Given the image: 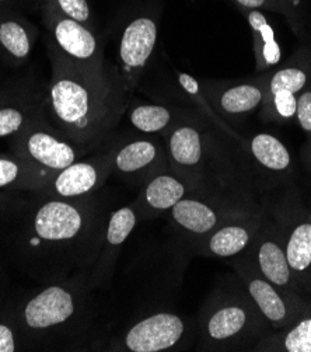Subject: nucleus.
I'll list each match as a JSON object with an SVG mask.
<instances>
[{
    "label": "nucleus",
    "instance_id": "obj_1",
    "mask_svg": "<svg viewBox=\"0 0 311 352\" xmlns=\"http://www.w3.org/2000/svg\"><path fill=\"white\" fill-rule=\"evenodd\" d=\"M100 192L62 199L25 191L27 197L6 202L12 250L34 283H58L90 271L110 217Z\"/></svg>",
    "mask_w": 311,
    "mask_h": 352
},
{
    "label": "nucleus",
    "instance_id": "obj_2",
    "mask_svg": "<svg viewBox=\"0 0 311 352\" xmlns=\"http://www.w3.org/2000/svg\"><path fill=\"white\" fill-rule=\"evenodd\" d=\"M48 54L51 78L44 90V113L67 139L93 153L111 139L130 97L117 67L82 66L51 45Z\"/></svg>",
    "mask_w": 311,
    "mask_h": 352
},
{
    "label": "nucleus",
    "instance_id": "obj_3",
    "mask_svg": "<svg viewBox=\"0 0 311 352\" xmlns=\"http://www.w3.org/2000/svg\"><path fill=\"white\" fill-rule=\"evenodd\" d=\"M97 292L89 283V271H83L58 283L37 284L20 295L14 318L27 349H90L89 340L97 341Z\"/></svg>",
    "mask_w": 311,
    "mask_h": 352
},
{
    "label": "nucleus",
    "instance_id": "obj_4",
    "mask_svg": "<svg viewBox=\"0 0 311 352\" xmlns=\"http://www.w3.org/2000/svg\"><path fill=\"white\" fill-rule=\"evenodd\" d=\"M195 322L198 351H253L272 331L240 279L219 284Z\"/></svg>",
    "mask_w": 311,
    "mask_h": 352
},
{
    "label": "nucleus",
    "instance_id": "obj_5",
    "mask_svg": "<svg viewBox=\"0 0 311 352\" xmlns=\"http://www.w3.org/2000/svg\"><path fill=\"white\" fill-rule=\"evenodd\" d=\"M196 338V322L184 314L156 310L136 319L104 348L122 352H165L184 349Z\"/></svg>",
    "mask_w": 311,
    "mask_h": 352
},
{
    "label": "nucleus",
    "instance_id": "obj_6",
    "mask_svg": "<svg viewBox=\"0 0 311 352\" xmlns=\"http://www.w3.org/2000/svg\"><path fill=\"white\" fill-rule=\"evenodd\" d=\"M13 149L17 157L48 174L90 155L56 129L44 110L14 135Z\"/></svg>",
    "mask_w": 311,
    "mask_h": 352
},
{
    "label": "nucleus",
    "instance_id": "obj_7",
    "mask_svg": "<svg viewBox=\"0 0 311 352\" xmlns=\"http://www.w3.org/2000/svg\"><path fill=\"white\" fill-rule=\"evenodd\" d=\"M249 296L268 322L272 331H279L293 324L300 316L297 294L286 292L264 278L257 270L250 254L246 252L227 260Z\"/></svg>",
    "mask_w": 311,
    "mask_h": 352
},
{
    "label": "nucleus",
    "instance_id": "obj_8",
    "mask_svg": "<svg viewBox=\"0 0 311 352\" xmlns=\"http://www.w3.org/2000/svg\"><path fill=\"white\" fill-rule=\"evenodd\" d=\"M110 142L111 139L101 149L51 174L32 192L62 199H75L101 191L113 175Z\"/></svg>",
    "mask_w": 311,
    "mask_h": 352
},
{
    "label": "nucleus",
    "instance_id": "obj_9",
    "mask_svg": "<svg viewBox=\"0 0 311 352\" xmlns=\"http://www.w3.org/2000/svg\"><path fill=\"white\" fill-rule=\"evenodd\" d=\"M157 37L159 20L154 13L135 16L119 34L117 70L129 97L139 85L152 59Z\"/></svg>",
    "mask_w": 311,
    "mask_h": 352
},
{
    "label": "nucleus",
    "instance_id": "obj_10",
    "mask_svg": "<svg viewBox=\"0 0 311 352\" xmlns=\"http://www.w3.org/2000/svg\"><path fill=\"white\" fill-rule=\"evenodd\" d=\"M247 212L230 206L206 194H189L168 212V219L178 236L189 244V249L200 239L211 234L223 223Z\"/></svg>",
    "mask_w": 311,
    "mask_h": 352
},
{
    "label": "nucleus",
    "instance_id": "obj_11",
    "mask_svg": "<svg viewBox=\"0 0 311 352\" xmlns=\"http://www.w3.org/2000/svg\"><path fill=\"white\" fill-rule=\"evenodd\" d=\"M45 23L49 32L48 45L62 56L91 69H104V45L90 27L59 13L52 5H45Z\"/></svg>",
    "mask_w": 311,
    "mask_h": 352
},
{
    "label": "nucleus",
    "instance_id": "obj_12",
    "mask_svg": "<svg viewBox=\"0 0 311 352\" xmlns=\"http://www.w3.org/2000/svg\"><path fill=\"white\" fill-rule=\"evenodd\" d=\"M163 136L170 170L189 183L196 194H203L202 182L207 148L202 128L184 116Z\"/></svg>",
    "mask_w": 311,
    "mask_h": 352
},
{
    "label": "nucleus",
    "instance_id": "obj_13",
    "mask_svg": "<svg viewBox=\"0 0 311 352\" xmlns=\"http://www.w3.org/2000/svg\"><path fill=\"white\" fill-rule=\"evenodd\" d=\"M110 145L113 174L129 186L141 187L154 174L170 168L165 146L152 135Z\"/></svg>",
    "mask_w": 311,
    "mask_h": 352
},
{
    "label": "nucleus",
    "instance_id": "obj_14",
    "mask_svg": "<svg viewBox=\"0 0 311 352\" xmlns=\"http://www.w3.org/2000/svg\"><path fill=\"white\" fill-rule=\"evenodd\" d=\"M265 75V98L261 118L265 122H285L296 116L297 96L308 83V72L303 65L289 60L275 66Z\"/></svg>",
    "mask_w": 311,
    "mask_h": 352
},
{
    "label": "nucleus",
    "instance_id": "obj_15",
    "mask_svg": "<svg viewBox=\"0 0 311 352\" xmlns=\"http://www.w3.org/2000/svg\"><path fill=\"white\" fill-rule=\"evenodd\" d=\"M137 222L139 215L133 202L110 212L97 260L89 271V283L93 289L108 291L111 288L119 254Z\"/></svg>",
    "mask_w": 311,
    "mask_h": 352
},
{
    "label": "nucleus",
    "instance_id": "obj_16",
    "mask_svg": "<svg viewBox=\"0 0 311 352\" xmlns=\"http://www.w3.org/2000/svg\"><path fill=\"white\" fill-rule=\"evenodd\" d=\"M260 274L278 288L296 294L297 279L293 275L285 253L284 234L279 225L264 217L261 228L247 250Z\"/></svg>",
    "mask_w": 311,
    "mask_h": 352
},
{
    "label": "nucleus",
    "instance_id": "obj_17",
    "mask_svg": "<svg viewBox=\"0 0 311 352\" xmlns=\"http://www.w3.org/2000/svg\"><path fill=\"white\" fill-rule=\"evenodd\" d=\"M262 219L264 215L255 212L241 214L196 241L191 249L203 257L222 260L238 257L251 248Z\"/></svg>",
    "mask_w": 311,
    "mask_h": 352
},
{
    "label": "nucleus",
    "instance_id": "obj_18",
    "mask_svg": "<svg viewBox=\"0 0 311 352\" xmlns=\"http://www.w3.org/2000/svg\"><path fill=\"white\" fill-rule=\"evenodd\" d=\"M139 188V194L133 201L139 221H150L168 215L172 206L183 198L195 194L192 186L170 168L154 174Z\"/></svg>",
    "mask_w": 311,
    "mask_h": 352
},
{
    "label": "nucleus",
    "instance_id": "obj_19",
    "mask_svg": "<svg viewBox=\"0 0 311 352\" xmlns=\"http://www.w3.org/2000/svg\"><path fill=\"white\" fill-rule=\"evenodd\" d=\"M202 90V89H200ZM205 98H211L216 111L227 117L249 116L260 110L265 98V75L235 83H205Z\"/></svg>",
    "mask_w": 311,
    "mask_h": 352
},
{
    "label": "nucleus",
    "instance_id": "obj_20",
    "mask_svg": "<svg viewBox=\"0 0 311 352\" xmlns=\"http://www.w3.org/2000/svg\"><path fill=\"white\" fill-rule=\"evenodd\" d=\"M240 10L247 19L251 31L255 56V72L265 74L275 66H278L282 59L281 45L276 41L275 30L262 12L247 9Z\"/></svg>",
    "mask_w": 311,
    "mask_h": 352
},
{
    "label": "nucleus",
    "instance_id": "obj_21",
    "mask_svg": "<svg viewBox=\"0 0 311 352\" xmlns=\"http://www.w3.org/2000/svg\"><path fill=\"white\" fill-rule=\"evenodd\" d=\"M247 151L258 170L279 175L289 171L292 156L279 138L268 132H260L250 138Z\"/></svg>",
    "mask_w": 311,
    "mask_h": 352
},
{
    "label": "nucleus",
    "instance_id": "obj_22",
    "mask_svg": "<svg viewBox=\"0 0 311 352\" xmlns=\"http://www.w3.org/2000/svg\"><path fill=\"white\" fill-rule=\"evenodd\" d=\"M253 351L311 352V316L299 318L284 330L269 331L255 344Z\"/></svg>",
    "mask_w": 311,
    "mask_h": 352
},
{
    "label": "nucleus",
    "instance_id": "obj_23",
    "mask_svg": "<svg viewBox=\"0 0 311 352\" xmlns=\"http://www.w3.org/2000/svg\"><path fill=\"white\" fill-rule=\"evenodd\" d=\"M126 111L130 125L145 135H163L184 117V114L161 104H129Z\"/></svg>",
    "mask_w": 311,
    "mask_h": 352
},
{
    "label": "nucleus",
    "instance_id": "obj_24",
    "mask_svg": "<svg viewBox=\"0 0 311 352\" xmlns=\"http://www.w3.org/2000/svg\"><path fill=\"white\" fill-rule=\"evenodd\" d=\"M44 110V90L32 89L16 104L0 109V138L14 136L34 117Z\"/></svg>",
    "mask_w": 311,
    "mask_h": 352
},
{
    "label": "nucleus",
    "instance_id": "obj_25",
    "mask_svg": "<svg viewBox=\"0 0 311 352\" xmlns=\"http://www.w3.org/2000/svg\"><path fill=\"white\" fill-rule=\"evenodd\" d=\"M49 175L17 156L0 159V190L17 187L20 191L32 192Z\"/></svg>",
    "mask_w": 311,
    "mask_h": 352
},
{
    "label": "nucleus",
    "instance_id": "obj_26",
    "mask_svg": "<svg viewBox=\"0 0 311 352\" xmlns=\"http://www.w3.org/2000/svg\"><path fill=\"white\" fill-rule=\"evenodd\" d=\"M37 40L36 28L16 21L6 20L0 23V47L5 50L10 59L21 63L28 59Z\"/></svg>",
    "mask_w": 311,
    "mask_h": 352
},
{
    "label": "nucleus",
    "instance_id": "obj_27",
    "mask_svg": "<svg viewBox=\"0 0 311 352\" xmlns=\"http://www.w3.org/2000/svg\"><path fill=\"white\" fill-rule=\"evenodd\" d=\"M284 241L288 263L297 278L311 267V223H297L288 236H284Z\"/></svg>",
    "mask_w": 311,
    "mask_h": 352
},
{
    "label": "nucleus",
    "instance_id": "obj_28",
    "mask_svg": "<svg viewBox=\"0 0 311 352\" xmlns=\"http://www.w3.org/2000/svg\"><path fill=\"white\" fill-rule=\"evenodd\" d=\"M59 13L94 30L93 13L87 0H45Z\"/></svg>",
    "mask_w": 311,
    "mask_h": 352
},
{
    "label": "nucleus",
    "instance_id": "obj_29",
    "mask_svg": "<svg viewBox=\"0 0 311 352\" xmlns=\"http://www.w3.org/2000/svg\"><path fill=\"white\" fill-rule=\"evenodd\" d=\"M238 9L247 10H266L286 16L290 21L293 20V10L284 2V0H233Z\"/></svg>",
    "mask_w": 311,
    "mask_h": 352
},
{
    "label": "nucleus",
    "instance_id": "obj_30",
    "mask_svg": "<svg viewBox=\"0 0 311 352\" xmlns=\"http://www.w3.org/2000/svg\"><path fill=\"white\" fill-rule=\"evenodd\" d=\"M296 117L306 132H311V90H303L297 96Z\"/></svg>",
    "mask_w": 311,
    "mask_h": 352
},
{
    "label": "nucleus",
    "instance_id": "obj_31",
    "mask_svg": "<svg viewBox=\"0 0 311 352\" xmlns=\"http://www.w3.org/2000/svg\"><path fill=\"white\" fill-rule=\"evenodd\" d=\"M284 2L295 12V9H297L299 6H300V3H301V0H284Z\"/></svg>",
    "mask_w": 311,
    "mask_h": 352
},
{
    "label": "nucleus",
    "instance_id": "obj_32",
    "mask_svg": "<svg viewBox=\"0 0 311 352\" xmlns=\"http://www.w3.org/2000/svg\"><path fill=\"white\" fill-rule=\"evenodd\" d=\"M308 222L311 223V214H310V217H308Z\"/></svg>",
    "mask_w": 311,
    "mask_h": 352
},
{
    "label": "nucleus",
    "instance_id": "obj_33",
    "mask_svg": "<svg viewBox=\"0 0 311 352\" xmlns=\"http://www.w3.org/2000/svg\"><path fill=\"white\" fill-rule=\"evenodd\" d=\"M310 162H311V152H310Z\"/></svg>",
    "mask_w": 311,
    "mask_h": 352
},
{
    "label": "nucleus",
    "instance_id": "obj_34",
    "mask_svg": "<svg viewBox=\"0 0 311 352\" xmlns=\"http://www.w3.org/2000/svg\"><path fill=\"white\" fill-rule=\"evenodd\" d=\"M0 2H2V0H0Z\"/></svg>",
    "mask_w": 311,
    "mask_h": 352
}]
</instances>
